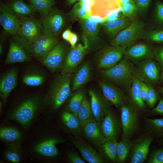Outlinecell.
<instances>
[{
	"label": "cell",
	"instance_id": "6da1fadb",
	"mask_svg": "<svg viewBox=\"0 0 163 163\" xmlns=\"http://www.w3.org/2000/svg\"><path fill=\"white\" fill-rule=\"evenodd\" d=\"M72 74H60L55 77L44 99V105L49 104L51 109L56 110L66 101L71 93V84Z\"/></svg>",
	"mask_w": 163,
	"mask_h": 163
},
{
	"label": "cell",
	"instance_id": "7a4b0ae2",
	"mask_svg": "<svg viewBox=\"0 0 163 163\" xmlns=\"http://www.w3.org/2000/svg\"><path fill=\"white\" fill-rule=\"evenodd\" d=\"M41 102V97L39 95L28 98L11 111L8 118L17 122L24 128H27L37 116Z\"/></svg>",
	"mask_w": 163,
	"mask_h": 163
},
{
	"label": "cell",
	"instance_id": "3957f363",
	"mask_svg": "<svg viewBox=\"0 0 163 163\" xmlns=\"http://www.w3.org/2000/svg\"><path fill=\"white\" fill-rule=\"evenodd\" d=\"M133 68L130 61L124 57L112 67L101 70V72L106 79L112 82L129 88L134 76Z\"/></svg>",
	"mask_w": 163,
	"mask_h": 163
},
{
	"label": "cell",
	"instance_id": "277c9868",
	"mask_svg": "<svg viewBox=\"0 0 163 163\" xmlns=\"http://www.w3.org/2000/svg\"><path fill=\"white\" fill-rule=\"evenodd\" d=\"M133 66L134 76L141 81L152 85L160 81L161 69L154 59H149L135 62Z\"/></svg>",
	"mask_w": 163,
	"mask_h": 163
},
{
	"label": "cell",
	"instance_id": "5b68a950",
	"mask_svg": "<svg viewBox=\"0 0 163 163\" xmlns=\"http://www.w3.org/2000/svg\"><path fill=\"white\" fill-rule=\"evenodd\" d=\"M41 22L42 34L57 38L65 25L66 19L62 11L55 9L47 14L43 16Z\"/></svg>",
	"mask_w": 163,
	"mask_h": 163
},
{
	"label": "cell",
	"instance_id": "8992f818",
	"mask_svg": "<svg viewBox=\"0 0 163 163\" xmlns=\"http://www.w3.org/2000/svg\"><path fill=\"white\" fill-rule=\"evenodd\" d=\"M127 46L111 45L101 49L96 58L97 66L100 69H106L118 63L122 59Z\"/></svg>",
	"mask_w": 163,
	"mask_h": 163
},
{
	"label": "cell",
	"instance_id": "52a82bcc",
	"mask_svg": "<svg viewBox=\"0 0 163 163\" xmlns=\"http://www.w3.org/2000/svg\"><path fill=\"white\" fill-rule=\"evenodd\" d=\"M145 23L139 20H132L130 24L110 41V45L128 46L134 43L144 31Z\"/></svg>",
	"mask_w": 163,
	"mask_h": 163
},
{
	"label": "cell",
	"instance_id": "ba28073f",
	"mask_svg": "<svg viewBox=\"0 0 163 163\" xmlns=\"http://www.w3.org/2000/svg\"><path fill=\"white\" fill-rule=\"evenodd\" d=\"M66 142L65 139L56 136H46L36 141L33 146V150L40 157L47 159L54 158L59 153L56 145Z\"/></svg>",
	"mask_w": 163,
	"mask_h": 163
},
{
	"label": "cell",
	"instance_id": "9c48e42d",
	"mask_svg": "<svg viewBox=\"0 0 163 163\" xmlns=\"http://www.w3.org/2000/svg\"><path fill=\"white\" fill-rule=\"evenodd\" d=\"M154 137L145 132L133 142L130 153V162L142 163L147 159L150 146Z\"/></svg>",
	"mask_w": 163,
	"mask_h": 163
},
{
	"label": "cell",
	"instance_id": "30bf717a",
	"mask_svg": "<svg viewBox=\"0 0 163 163\" xmlns=\"http://www.w3.org/2000/svg\"><path fill=\"white\" fill-rule=\"evenodd\" d=\"M19 18L20 21L19 33L14 36L30 43H34L42 34L41 21L27 16Z\"/></svg>",
	"mask_w": 163,
	"mask_h": 163
},
{
	"label": "cell",
	"instance_id": "8fae6325",
	"mask_svg": "<svg viewBox=\"0 0 163 163\" xmlns=\"http://www.w3.org/2000/svg\"><path fill=\"white\" fill-rule=\"evenodd\" d=\"M120 109L123 130L122 139H130L137 129L138 126L137 109L133 105L126 104L122 106Z\"/></svg>",
	"mask_w": 163,
	"mask_h": 163
},
{
	"label": "cell",
	"instance_id": "7c38bea8",
	"mask_svg": "<svg viewBox=\"0 0 163 163\" xmlns=\"http://www.w3.org/2000/svg\"><path fill=\"white\" fill-rule=\"evenodd\" d=\"M88 50L81 43L71 48L67 53L61 69V74H73L76 70Z\"/></svg>",
	"mask_w": 163,
	"mask_h": 163
},
{
	"label": "cell",
	"instance_id": "4fadbf2b",
	"mask_svg": "<svg viewBox=\"0 0 163 163\" xmlns=\"http://www.w3.org/2000/svg\"><path fill=\"white\" fill-rule=\"evenodd\" d=\"M68 51L64 43L59 42L41 59V63L51 72L61 69Z\"/></svg>",
	"mask_w": 163,
	"mask_h": 163
},
{
	"label": "cell",
	"instance_id": "5bb4252c",
	"mask_svg": "<svg viewBox=\"0 0 163 163\" xmlns=\"http://www.w3.org/2000/svg\"><path fill=\"white\" fill-rule=\"evenodd\" d=\"M82 28L81 39L88 50L100 41L99 24L90 18L79 20Z\"/></svg>",
	"mask_w": 163,
	"mask_h": 163
},
{
	"label": "cell",
	"instance_id": "9a60e30c",
	"mask_svg": "<svg viewBox=\"0 0 163 163\" xmlns=\"http://www.w3.org/2000/svg\"><path fill=\"white\" fill-rule=\"evenodd\" d=\"M121 123L110 107L101 122V129L104 136L107 139L117 141L120 130Z\"/></svg>",
	"mask_w": 163,
	"mask_h": 163
},
{
	"label": "cell",
	"instance_id": "2e32d148",
	"mask_svg": "<svg viewBox=\"0 0 163 163\" xmlns=\"http://www.w3.org/2000/svg\"><path fill=\"white\" fill-rule=\"evenodd\" d=\"M153 49L152 46L147 43H134L126 47L124 56L130 61L135 62L154 59Z\"/></svg>",
	"mask_w": 163,
	"mask_h": 163
},
{
	"label": "cell",
	"instance_id": "e0dca14e",
	"mask_svg": "<svg viewBox=\"0 0 163 163\" xmlns=\"http://www.w3.org/2000/svg\"><path fill=\"white\" fill-rule=\"evenodd\" d=\"M98 85L104 97L112 105L120 108L126 104L127 99L123 92L107 79L100 80Z\"/></svg>",
	"mask_w": 163,
	"mask_h": 163
},
{
	"label": "cell",
	"instance_id": "ac0fdd59",
	"mask_svg": "<svg viewBox=\"0 0 163 163\" xmlns=\"http://www.w3.org/2000/svg\"><path fill=\"white\" fill-rule=\"evenodd\" d=\"M88 94L94 116L96 121L101 122L112 104L103 94L93 89L89 90Z\"/></svg>",
	"mask_w": 163,
	"mask_h": 163
},
{
	"label": "cell",
	"instance_id": "d6986e66",
	"mask_svg": "<svg viewBox=\"0 0 163 163\" xmlns=\"http://www.w3.org/2000/svg\"><path fill=\"white\" fill-rule=\"evenodd\" d=\"M81 136L97 149L107 139L101 131V122L96 121L89 123L82 127Z\"/></svg>",
	"mask_w": 163,
	"mask_h": 163
},
{
	"label": "cell",
	"instance_id": "ffe728a7",
	"mask_svg": "<svg viewBox=\"0 0 163 163\" xmlns=\"http://www.w3.org/2000/svg\"><path fill=\"white\" fill-rule=\"evenodd\" d=\"M72 140L75 146L79 151L83 157L89 163H104V158L81 137H75Z\"/></svg>",
	"mask_w": 163,
	"mask_h": 163
},
{
	"label": "cell",
	"instance_id": "44dd1931",
	"mask_svg": "<svg viewBox=\"0 0 163 163\" xmlns=\"http://www.w3.org/2000/svg\"><path fill=\"white\" fill-rule=\"evenodd\" d=\"M0 23L4 31L13 36L18 35L20 28L19 18L8 10L4 5L0 8Z\"/></svg>",
	"mask_w": 163,
	"mask_h": 163
},
{
	"label": "cell",
	"instance_id": "7402d4cb",
	"mask_svg": "<svg viewBox=\"0 0 163 163\" xmlns=\"http://www.w3.org/2000/svg\"><path fill=\"white\" fill-rule=\"evenodd\" d=\"M18 81V71L13 68L6 72L0 81V96L5 103L11 91L16 86Z\"/></svg>",
	"mask_w": 163,
	"mask_h": 163
},
{
	"label": "cell",
	"instance_id": "603a6c76",
	"mask_svg": "<svg viewBox=\"0 0 163 163\" xmlns=\"http://www.w3.org/2000/svg\"><path fill=\"white\" fill-rule=\"evenodd\" d=\"M92 76V69L89 62H85L80 65L72 77V91L80 89L90 80Z\"/></svg>",
	"mask_w": 163,
	"mask_h": 163
},
{
	"label": "cell",
	"instance_id": "cb8c5ba5",
	"mask_svg": "<svg viewBox=\"0 0 163 163\" xmlns=\"http://www.w3.org/2000/svg\"><path fill=\"white\" fill-rule=\"evenodd\" d=\"M91 8V16L96 15L103 18L117 10L120 7V0H94Z\"/></svg>",
	"mask_w": 163,
	"mask_h": 163
},
{
	"label": "cell",
	"instance_id": "d4e9b609",
	"mask_svg": "<svg viewBox=\"0 0 163 163\" xmlns=\"http://www.w3.org/2000/svg\"><path fill=\"white\" fill-rule=\"evenodd\" d=\"M28 54L17 41H11L5 63L7 65L29 61L30 59Z\"/></svg>",
	"mask_w": 163,
	"mask_h": 163
},
{
	"label": "cell",
	"instance_id": "484cf974",
	"mask_svg": "<svg viewBox=\"0 0 163 163\" xmlns=\"http://www.w3.org/2000/svg\"><path fill=\"white\" fill-rule=\"evenodd\" d=\"M60 119L64 127L74 137H81L82 127L77 116L65 110L61 114Z\"/></svg>",
	"mask_w": 163,
	"mask_h": 163
},
{
	"label": "cell",
	"instance_id": "4316f807",
	"mask_svg": "<svg viewBox=\"0 0 163 163\" xmlns=\"http://www.w3.org/2000/svg\"><path fill=\"white\" fill-rule=\"evenodd\" d=\"M132 20L127 18L106 21L101 24L106 33L113 38L120 31L127 27Z\"/></svg>",
	"mask_w": 163,
	"mask_h": 163
},
{
	"label": "cell",
	"instance_id": "83f0119b",
	"mask_svg": "<svg viewBox=\"0 0 163 163\" xmlns=\"http://www.w3.org/2000/svg\"><path fill=\"white\" fill-rule=\"evenodd\" d=\"M4 6L8 10L19 18L27 16L37 11L31 4H28L23 0H17Z\"/></svg>",
	"mask_w": 163,
	"mask_h": 163
},
{
	"label": "cell",
	"instance_id": "f1b7e54d",
	"mask_svg": "<svg viewBox=\"0 0 163 163\" xmlns=\"http://www.w3.org/2000/svg\"><path fill=\"white\" fill-rule=\"evenodd\" d=\"M140 83V80L134 76L129 88V94L132 105L137 110H144L146 105L141 97Z\"/></svg>",
	"mask_w": 163,
	"mask_h": 163
},
{
	"label": "cell",
	"instance_id": "f546056e",
	"mask_svg": "<svg viewBox=\"0 0 163 163\" xmlns=\"http://www.w3.org/2000/svg\"><path fill=\"white\" fill-rule=\"evenodd\" d=\"M85 95L84 90L81 88L71 93L66 101L65 110L77 116L78 112Z\"/></svg>",
	"mask_w": 163,
	"mask_h": 163
},
{
	"label": "cell",
	"instance_id": "4dcf8cb0",
	"mask_svg": "<svg viewBox=\"0 0 163 163\" xmlns=\"http://www.w3.org/2000/svg\"><path fill=\"white\" fill-rule=\"evenodd\" d=\"M77 117L82 127L89 123L96 121L91 110L90 101L86 95L78 112Z\"/></svg>",
	"mask_w": 163,
	"mask_h": 163
},
{
	"label": "cell",
	"instance_id": "1f68e13d",
	"mask_svg": "<svg viewBox=\"0 0 163 163\" xmlns=\"http://www.w3.org/2000/svg\"><path fill=\"white\" fill-rule=\"evenodd\" d=\"M118 142L107 139L97 148L99 153L104 158L116 162Z\"/></svg>",
	"mask_w": 163,
	"mask_h": 163
},
{
	"label": "cell",
	"instance_id": "d6a6232c",
	"mask_svg": "<svg viewBox=\"0 0 163 163\" xmlns=\"http://www.w3.org/2000/svg\"><path fill=\"white\" fill-rule=\"evenodd\" d=\"M6 144L7 147L4 154L5 159L11 163L21 162L22 160L21 142Z\"/></svg>",
	"mask_w": 163,
	"mask_h": 163
},
{
	"label": "cell",
	"instance_id": "836d02e7",
	"mask_svg": "<svg viewBox=\"0 0 163 163\" xmlns=\"http://www.w3.org/2000/svg\"><path fill=\"white\" fill-rule=\"evenodd\" d=\"M145 132L154 137L163 138V118L150 119L144 117Z\"/></svg>",
	"mask_w": 163,
	"mask_h": 163
},
{
	"label": "cell",
	"instance_id": "e575fe53",
	"mask_svg": "<svg viewBox=\"0 0 163 163\" xmlns=\"http://www.w3.org/2000/svg\"><path fill=\"white\" fill-rule=\"evenodd\" d=\"M22 134L15 128L10 126H3L0 128V138L6 144L21 142Z\"/></svg>",
	"mask_w": 163,
	"mask_h": 163
},
{
	"label": "cell",
	"instance_id": "d590c367",
	"mask_svg": "<svg viewBox=\"0 0 163 163\" xmlns=\"http://www.w3.org/2000/svg\"><path fill=\"white\" fill-rule=\"evenodd\" d=\"M132 142L130 139H122L118 142L116 162L123 163L126 160L130 154Z\"/></svg>",
	"mask_w": 163,
	"mask_h": 163
},
{
	"label": "cell",
	"instance_id": "8d00e7d4",
	"mask_svg": "<svg viewBox=\"0 0 163 163\" xmlns=\"http://www.w3.org/2000/svg\"><path fill=\"white\" fill-rule=\"evenodd\" d=\"M69 16L72 20L79 21L90 18V17L87 12L82 2L80 0L74 5L69 13Z\"/></svg>",
	"mask_w": 163,
	"mask_h": 163
},
{
	"label": "cell",
	"instance_id": "74e56055",
	"mask_svg": "<svg viewBox=\"0 0 163 163\" xmlns=\"http://www.w3.org/2000/svg\"><path fill=\"white\" fill-rule=\"evenodd\" d=\"M140 39H142L147 41L156 43L163 42V27L144 31Z\"/></svg>",
	"mask_w": 163,
	"mask_h": 163
},
{
	"label": "cell",
	"instance_id": "f35d334b",
	"mask_svg": "<svg viewBox=\"0 0 163 163\" xmlns=\"http://www.w3.org/2000/svg\"><path fill=\"white\" fill-rule=\"evenodd\" d=\"M44 80V76L38 73L28 74L25 75L22 78V82L25 84L32 87L42 85Z\"/></svg>",
	"mask_w": 163,
	"mask_h": 163
},
{
	"label": "cell",
	"instance_id": "ab89813d",
	"mask_svg": "<svg viewBox=\"0 0 163 163\" xmlns=\"http://www.w3.org/2000/svg\"><path fill=\"white\" fill-rule=\"evenodd\" d=\"M55 0H44L31 3L43 16L50 13L53 9Z\"/></svg>",
	"mask_w": 163,
	"mask_h": 163
},
{
	"label": "cell",
	"instance_id": "60d3db41",
	"mask_svg": "<svg viewBox=\"0 0 163 163\" xmlns=\"http://www.w3.org/2000/svg\"><path fill=\"white\" fill-rule=\"evenodd\" d=\"M120 5L123 8V18H129L132 20L135 19L139 11L134 3H121Z\"/></svg>",
	"mask_w": 163,
	"mask_h": 163
},
{
	"label": "cell",
	"instance_id": "b9f144b4",
	"mask_svg": "<svg viewBox=\"0 0 163 163\" xmlns=\"http://www.w3.org/2000/svg\"><path fill=\"white\" fill-rule=\"evenodd\" d=\"M149 92L145 102L147 105L150 108L155 107L157 102L159 101L160 97L158 93L152 87L148 85Z\"/></svg>",
	"mask_w": 163,
	"mask_h": 163
},
{
	"label": "cell",
	"instance_id": "7bdbcfd3",
	"mask_svg": "<svg viewBox=\"0 0 163 163\" xmlns=\"http://www.w3.org/2000/svg\"><path fill=\"white\" fill-rule=\"evenodd\" d=\"M148 163H163V148H155L150 154Z\"/></svg>",
	"mask_w": 163,
	"mask_h": 163
},
{
	"label": "cell",
	"instance_id": "ee69618b",
	"mask_svg": "<svg viewBox=\"0 0 163 163\" xmlns=\"http://www.w3.org/2000/svg\"><path fill=\"white\" fill-rule=\"evenodd\" d=\"M155 19L160 27H163V3L159 1H157L155 4Z\"/></svg>",
	"mask_w": 163,
	"mask_h": 163
},
{
	"label": "cell",
	"instance_id": "f6af8a7d",
	"mask_svg": "<svg viewBox=\"0 0 163 163\" xmlns=\"http://www.w3.org/2000/svg\"><path fill=\"white\" fill-rule=\"evenodd\" d=\"M154 59L159 64L161 70H163V45L153 48Z\"/></svg>",
	"mask_w": 163,
	"mask_h": 163
},
{
	"label": "cell",
	"instance_id": "bcb514c9",
	"mask_svg": "<svg viewBox=\"0 0 163 163\" xmlns=\"http://www.w3.org/2000/svg\"><path fill=\"white\" fill-rule=\"evenodd\" d=\"M152 0H133L134 3L137 7L139 12L144 13L148 8Z\"/></svg>",
	"mask_w": 163,
	"mask_h": 163
},
{
	"label": "cell",
	"instance_id": "7dc6e473",
	"mask_svg": "<svg viewBox=\"0 0 163 163\" xmlns=\"http://www.w3.org/2000/svg\"><path fill=\"white\" fill-rule=\"evenodd\" d=\"M152 116L160 115L163 116V97H160L157 105L152 108L150 111Z\"/></svg>",
	"mask_w": 163,
	"mask_h": 163
},
{
	"label": "cell",
	"instance_id": "c3c4849f",
	"mask_svg": "<svg viewBox=\"0 0 163 163\" xmlns=\"http://www.w3.org/2000/svg\"><path fill=\"white\" fill-rule=\"evenodd\" d=\"M67 157L69 161L72 163H85L77 153L74 152H68L67 153Z\"/></svg>",
	"mask_w": 163,
	"mask_h": 163
},
{
	"label": "cell",
	"instance_id": "681fc988",
	"mask_svg": "<svg viewBox=\"0 0 163 163\" xmlns=\"http://www.w3.org/2000/svg\"><path fill=\"white\" fill-rule=\"evenodd\" d=\"M140 85L141 97L142 100L145 103L149 92L148 85L140 81Z\"/></svg>",
	"mask_w": 163,
	"mask_h": 163
},
{
	"label": "cell",
	"instance_id": "f907efd6",
	"mask_svg": "<svg viewBox=\"0 0 163 163\" xmlns=\"http://www.w3.org/2000/svg\"><path fill=\"white\" fill-rule=\"evenodd\" d=\"M84 5L86 11L90 16L91 15V8L94 3V0H80Z\"/></svg>",
	"mask_w": 163,
	"mask_h": 163
},
{
	"label": "cell",
	"instance_id": "816d5d0a",
	"mask_svg": "<svg viewBox=\"0 0 163 163\" xmlns=\"http://www.w3.org/2000/svg\"><path fill=\"white\" fill-rule=\"evenodd\" d=\"M78 40V37L76 34L72 32L69 42L70 44L71 48L74 47L76 45Z\"/></svg>",
	"mask_w": 163,
	"mask_h": 163
},
{
	"label": "cell",
	"instance_id": "f5cc1de1",
	"mask_svg": "<svg viewBox=\"0 0 163 163\" xmlns=\"http://www.w3.org/2000/svg\"><path fill=\"white\" fill-rule=\"evenodd\" d=\"M72 33L70 29H66L62 33V37L64 40L69 42Z\"/></svg>",
	"mask_w": 163,
	"mask_h": 163
},
{
	"label": "cell",
	"instance_id": "db71d44e",
	"mask_svg": "<svg viewBox=\"0 0 163 163\" xmlns=\"http://www.w3.org/2000/svg\"><path fill=\"white\" fill-rule=\"evenodd\" d=\"M90 18L99 24H101L104 22V18L98 16L94 15L90 16Z\"/></svg>",
	"mask_w": 163,
	"mask_h": 163
},
{
	"label": "cell",
	"instance_id": "11a10c76",
	"mask_svg": "<svg viewBox=\"0 0 163 163\" xmlns=\"http://www.w3.org/2000/svg\"><path fill=\"white\" fill-rule=\"evenodd\" d=\"M121 3H134L133 0H120Z\"/></svg>",
	"mask_w": 163,
	"mask_h": 163
},
{
	"label": "cell",
	"instance_id": "9f6ffc18",
	"mask_svg": "<svg viewBox=\"0 0 163 163\" xmlns=\"http://www.w3.org/2000/svg\"><path fill=\"white\" fill-rule=\"evenodd\" d=\"M78 1H80V0H66L68 4L70 5L74 4Z\"/></svg>",
	"mask_w": 163,
	"mask_h": 163
},
{
	"label": "cell",
	"instance_id": "6f0895ef",
	"mask_svg": "<svg viewBox=\"0 0 163 163\" xmlns=\"http://www.w3.org/2000/svg\"><path fill=\"white\" fill-rule=\"evenodd\" d=\"M160 81L163 83V70H162L161 72Z\"/></svg>",
	"mask_w": 163,
	"mask_h": 163
},
{
	"label": "cell",
	"instance_id": "680465c9",
	"mask_svg": "<svg viewBox=\"0 0 163 163\" xmlns=\"http://www.w3.org/2000/svg\"><path fill=\"white\" fill-rule=\"evenodd\" d=\"M2 102L0 101V113L1 114H2Z\"/></svg>",
	"mask_w": 163,
	"mask_h": 163
},
{
	"label": "cell",
	"instance_id": "91938a15",
	"mask_svg": "<svg viewBox=\"0 0 163 163\" xmlns=\"http://www.w3.org/2000/svg\"><path fill=\"white\" fill-rule=\"evenodd\" d=\"M42 0H29V1L31 3L36 2H37L41 1Z\"/></svg>",
	"mask_w": 163,
	"mask_h": 163
},
{
	"label": "cell",
	"instance_id": "94428289",
	"mask_svg": "<svg viewBox=\"0 0 163 163\" xmlns=\"http://www.w3.org/2000/svg\"><path fill=\"white\" fill-rule=\"evenodd\" d=\"M3 52V47L2 44H0V54H2Z\"/></svg>",
	"mask_w": 163,
	"mask_h": 163
},
{
	"label": "cell",
	"instance_id": "6125c7cd",
	"mask_svg": "<svg viewBox=\"0 0 163 163\" xmlns=\"http://www.w3.org/2000/svg\"><path fill=\"white\" fill-rule=\"evenodd\" d=\"M159 91L160 93L163 94V87L160 88Z\"/></svg>",
	"mask_w": 163,
	"mask_h": 163
},
{
	"label": "cell",
	"instance_id": "be15d7a7",
	"mask_svg": "<svg viewBox=\"0 0 163 163\" xmlns=\"http://www.w3.org/2000/svg\"><path fill=\"white\" fill-rule=\"evenodd\" d=\"M161 142V143L163 145V138H161L160 139Z\"/></svg>",
	"mask_w": 163,
	"mask_h": 163
}]
</instances>
